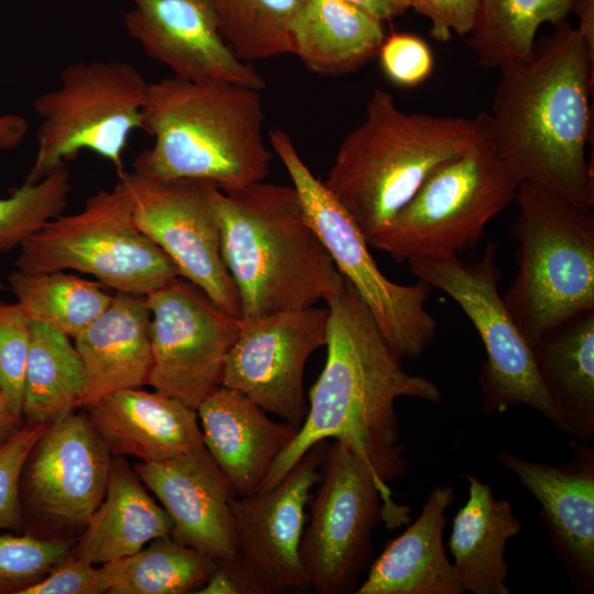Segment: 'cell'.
I'll return each mask as SVG.
<instances>
[{
  "label": "cell",
  "mask_w": 594,
  "mask_h": 594,
  "mask_svg": "<svg viewBox=\"0 0 594 594\" xmlns=\"http://www.w3.org/2000/svg\"><path fill=\"white\" fill-rule=\"evenodd\" d=\"M327 308V359L310 388L307 416L260 490L282 479L314 444L329 439L350 447L387 485L407 469L399 442L397 399L408 397L436 405L442 400L433 382L405 371L403 360L346 279Z\"/></svg>",
  "instance_id": "6da1fadb"
},
{
  "label": "cell",
  "mask_w": 594,
  "mask_h": 594,
  "mask_svg": "<svg viewBox=\"0 0 594 594\" xmlns=\"http://www.w3.org/2000/svg\"><path fill=\"white\" fill-rule=\"evenodd\" d=\"M536 40L530 58L501 70L490 127L498 156L522 182L593 209L590 96L594 57L565 20Z\"/></svg>",
  "instance_id": "7a4b0ae2"
},
{
  "label": "cell",
  "mask_w": 594,
  "mask_h": 594,
  "mask_svg": "<svg viewBox=\"0 0 594 594\" xmlns=\"http://www.w3.org/2000/svg\"><path fill=\"white\" fill-rule=\"evenodd\" d=\"M221 254L249 322L330 301L345 278L295 187L258 182L227 194L212 185Z\"/></svg>",
  "instance_id": "3957f363"
},
{
  "label": "cell",
  "mask_w": 594,
  "mask_h": 594,
  "mask_svg": "<svg viewBox=\"0 0 594 594\" xmlns=\"http://www.w3.org/2000/svg\"><path fill=\"white\" fill-rule=\"evenodd\" d=\"M261 90L175 76L150 82L142 130L153 139L133 172L157 179H196L227 194L263 182L273 157L263 135Z\"/></svg>",
  "instance_id": "277c9868"
},
{
  "label": "cell",
  "mask_w": 594,
  "mask_h": 594,
  "mask_svg": "<svg viewBox=\"0 0 594 594\" xmlns=\"http://www.w3.org/2000/svg\"><path fill=\"white\" fill-rule=\"evenodd\" d=\"M473 119L403 111L376 88L363 121L339 145L322 182L370 243L444 162L474 140Z\"/></svg>",
  "instance_id": "5b68a950"
},
{
  "label": "cell",
  "mask_w": 594,
  "mask_h": 594,
  "mask_svg": "<svg viewBox=\"0 0 594 594\" xmlns=\"http://www.w3.org/2000/svg\"><path fill=\"white\" fill-rule=\"evenodd\" d=\"M517 274L503 300L532 346L544 333L594 309V212L529 182L517 190Z\"/></svg>",
  "instance_id": "8992f818"
},
{
  "label": "cell",
  "mask_w": 594,
  "mask_h": 594,
  "mask_svg": "<svg viewBox=\"0 0 594 594\" xmlns=\"http://www.w3.org/2000/svg\"><path fill=\"white\" fill-rule=\"evenodd\" d=\"M477 119L473 142L431 173L370 246L397 263L477 246L486 224L515 200L521 184L497 154L488 112Z\"/></svg>",
  "instance_id": "52a82bcc"
},
{
  "label": "cell",
  "mask_w": 594,
  "mask_h": 594,
  "mask_svg": "<svg viewBox=\"0 0 594 594\" xmlns=\"http://www.w3.org/2000/svg\"><path fill=\"white\" fill-rule=\"evenodd\" d=\"M299 556L307 587L319 594L355 593L372 557L373 531L409 522L370 465L345 443L328 442Z\"/></svg>",
  "instance_id": "ba28073f"
},
{
  "label": "cell",
  "mask_w": 594,
  "mask_h": 594,
  "mask_svg": "<svg viewBox=\"0 0 594 594\" xmlns=\"http://www.w3.org/2000/svg\"><path fill=\"white\" fill-rule=\"evenodd\" d=\"M18 271H78L117 292L147 295L180 276L167 254L135 224L121 184L100 189L82 209L58 216L20 245Z\"/></svg>",
  "instance_id": "9c48e42d"
},
{
  "label": "cell",
  "mask_w": 594,
  "mask_h": 594,
  "mask_svg": "<svg viewBox=\"0 0 594 594\" xmlns=\"http://www.w3.org/2000/svg\"><path fill=\"white\" fill-rule=\"evenodd\" d=\"M496 254L497 245L490 241L481 257L472 263L458 255L413 257L407 263L419 282L451 297L477 331L486 353L479 375L482 411L503 414L524 405L565 433L541 381L532 346L499 295L502 271Z\"/></svg>",
  "instance_id": "30bf717a"
},
{
  "label": "cell",
  "mask_w": 594,
  "mask_h": 594,
  "mask_svg": "<svg viewBox=\"0 0 594 594\" xmlns=\"http://www.w3.org/2000/svg\"><path fill=\"white\" fill-rule=\"evenodd\" d=\"M150 82L124 61H81L63 69L59 86L33 102L42 119L28 182H37L82 150L123 170L131 133L142 128Z\"/></svg>",
  "instance_id": "8fae6325"
},
{
  "label": "cell",
  "mask_w": 594,
  "mask_h": 594,
  "mask_svg": "<svg viewBox=\"0 0 594 594\" xmlns=\"http://www.w3.org/2000/svg\"><path fill=\"white\" fill-rule=\"evenodd\" d=\"M268 139L337 268L358 292L389 346L402 360L419 358L432 343L438 326L426 308L431 287L419 280L400 285L387 278L355 221L312 174L290 136L273 128Z\"/></svg>",
  "instance_id": "7c38bea8"
},
{
  "label": "cell",
  "mask_w": 594,
  "mask_h": 594,
  "mask_svg": "<svg viewBox=\"0 0 594 594\" xmlns=\"http://www.w3.org/2000/svg\"><path fill=\"white\" fill-rule=\"evenodd\" d=\"M145 297L152 346L147 385L197 410L222 386L226 358L243 321L182 276Z\"/></svg>",
  "instance_id": "4fadbf2b"
},
{
  "label": "cell",
  "mask_w": 594,
  "mask_h": 594,
  "mask_svg": "<svg viewBox=\"0 0 594 594\" xmlns=\"http://www.w3.org/2000/svg\"><path fill=\"white\" fill-rule=\"evenodd\" d=\"M327 444L328 440L314 444L272 486L231 501L234 554L221 561L238 575L245 594L308 588L299 547Z\"/></svg>",
  "instance_id": "5bb4252c"
},
{
  "label": "cell",
  "mask_w": 594,
  "mask_h": 594,
  "mask_svg": "<svg viewBox=\"0 0 594 594\" xmlns=\"http://www.w3.org/2000/svg\"><path fill=\"white\" fill-rule=\"evenodd\" d=\"M136 227L158 245L179 275L218 307L241 318L240 300L221 254L212 184L196 179L157 180L132 172L118 174Z\"/></svg>",
  "instance_id": "9a60e30c"
},
{
  "label": "cell",
  "mask_w": 594,
  "mask_h": 594,
  "mask_svg": "<svg viewBox=\"0 0 594 594\" xmlns=\"http://www.w3.org/2000/svg\"><path fill=\"white\" fill-rule=\"evenodd\" d=\"M328 316L327 307L311 306L243 322L226 358L222 386L300 426L308 411L304 371L309 356L326 345Z\"/></svg>",
  "instance_id": "2e32d148"
},
{
  "label": "cell",
  "mask_w": 594,
  "mask_h": 594,
  "mask_svg": "<svg viewBox=\"0 0 594 594\" xmlns=\"http://www.w3.org/2000/svg\"><path fill=\"white\" fill-rule=\"evenodd\" d=\"M112 458L87 414L69 413L50 424L31 449L21 502L51 525L85 527L105 497Z\"/></svg>",
  "instance_id": "e0dca14e"
},
{
  "label": "cell",
  "mask_w": 594,
  "mask_h": 594,
  "mask_svg": "<svg viewBox=\"0 0 594 594\" xmlns=\"http://www.w3.org/2000/svg\"><path fill=\"white\" fill-rule=\"evenodd\" d=\"M124 13L128 35L173 76L222 81L262 90L266 82L223 38L209 0H131Z\"/></svg>",
  "instance_id": "ac0fdd59"
},
{
  "label": "cell",
  "mask_w": 594,
  "mask_h": 594,
  "mask_svg": "<svg viewBox=\"0 0 594 594\" xmlns=\"http://www.w3.org/2000/svg\"><path fill=\"white\" fill-rule=\"evenodd\" d=\"M571 459L561 465L501 450L498 462L516 475L541 507L554 552L582 593L594 590V450L570 439Z\"/></svg>",
  "instance_id": "d6986e66"
},
{
  "label": "cell",
  "mask_w": 594,
  "mask_h": 594,
  "mask_svg": "<svg viewBox=\"0 0 594 594\" xmlns=\"http://www.w3.org/2000/svg\"><path fill=\"white\" fill-rule=\"evenodd\" d=\"M133 469L168 514L174 540L216 561L233 557L230 503L238 494L206 447Z\"/></svg>",
  "instance_id": "ffe728a7"
},
{
  "label": "cell",
  "mask_w": 594,
  "mask_h": 594,
  "mask_svg": "<svg viewBox=\"0 0 594 594\" xmlns=\"http://www.w3.org/2000/svg\"><path fill=\"white\" fill-rule=\"evenodd\" d=\"M205 447L238 496L257 492L300 426L275 421L244 394L220 386L197 408Z\"/></svg>",
  "instance_id": "44dd1931"
},
{
  "label": "cell",
  "mask_w": 594,
  "mask_h": 594,
  "mask_svg": "<svg viewBox=\"0 0 594 594\" xmlns=\"http://www.w3.org/2000/svg\"><path fill=\"white\" fill-rule=\"evenodd\" d=\"M84 408L112 457L157 462L205 447L197 410L158 391L121 389Z\"/></svg>",
  "instance_id": "7402d4cb"
},
{
  "label": "cell",
  "mask_w": 594,
  "mask_h": 594,
  "mask_svg": "<svg viewBox=\"0 0 594 594\" xmlns=\"http://www.w3.org/2000/svg\"><path fill=\"white\" fill-rule=\"evenodd\" d=\"M74 344L86 380L80 407L121 389L147 385L152 346L146 297L117 292Z\"/></svg>",
  "instance_id": "603a6c76"
},
{
  "label": "cell",
  "mask_w": 594,
  "mask_h": 594,
  "mask_svg": "<svg viewBox=\"0 0 594 594\" xmlns=\"http://www.w3.org/2000/svg\"><path fill=\"white\" fill-rule=\"evenodd\" d=\"M454 501L448 485L435 486L417 519L391 540L370 564L356 594H462L443 544L447 509Z\"/></svg>",
  "instance_id": "cb8c5ba5"
},
{
  "label": "cell",
  "mask_w": 594,
  "mask_h": 594,
  "mask_svg": "<svg viewBox=\"0 0 594 594\" xmlns=\"http://www.w3.org/2000/svg\"><path fill=\"white\" fill-rule=\"evenodd\" d=\"M464 479L469 495L453 517L449 541L454 572L464 592L509 594L505 549L521 524L512 503L495 498L488 484L470 473Z\"/></svg>",
  "instance_id": "d4e9b609"
},
{
  "label": "cell",
  "mask_w": 594,
  "mask_h": 594,
  "mask_svg": "<svg viewBox=\"0 0 594 594\" xmlns=\"http://www.w3.org/2000/svg\"><path fill=\"white\" fill-rule=\"evenodd\" d=\"M166 510L124 458L113 457L105 497L84 527L74 556L95 565L131 556L172 535Z\"/></svg>",
  "instance_id": "484cf974"
},
{
  "label": "cell",
  "mask_w": 594,
  "mask_h": 594,
  "mask_svg": "<svg viewBox=\"0 0 594 594\" xmlns=\"http://www.w3.org/2000/svg\"><path fill=\"white\" fill-rule=\"evenodd\" d=\"M290 32L293 54L323 76L358 70L386 36L381 20L348 0H302Z\"/></svg>",
  "instance_id": "4316f807"
},
{
  "label": "cell",
  "mask_w": 594,
  "mask_h": 594,
  "mask_svg": "<svg viewBox=\"0 0 594 594\" xmlns=\"http://www.w3.org/2000/svg\"><path fill=\"white\" fill-rule=\"evenodd\" d=\"M532 352L565 433L590 442L594 437V309L544 333Z\"/></svg>",
  "instance_id": "83f0119b"
},
{
  "label": "cell",
  "mask_w": 594,
  "mask_h": 594,
  "mask_svg": "<svg viewBox=\"0 0 594 594\" xmlns=\"http://www.w3.org/2000/svg\"><path fill=\"white\" fill-rule=\"evenodd\" d=\"M81 360L66 334L31 321L22 416L50 425L80 407L85 392Z\"/></svg>",
  "instance_id": "f1b7e54d"
},
{
  "label": "cell",
  "mask_w": 594,
  "mask_h": 594,
  "mask_svg": "<svg viewBox=\"0 0 594 594\" xmlns=\"http://www.w3.org/2000/svg\"><path fill=\"white\" fill-rule=\"evenodd\" d=\"M574 0H477L465 43L486 68L502 69L530 58L539 28L556 25Z\"/></svg>",
  "instance_id": "f546056e"
},
{
  "label": "cell",
  "mask_w": 594,
  "mask_h": 594,
  "mask_svg": "<svg viewBox=\"0 0 594 594\" xmlns=\"http://www.w3.org/2000/svg\"><path fill=\"white\" fill-rule=\"evenodd\" d=\"M216 565L215 559L168 536L100 568L105 593L183 594L200 588Z\"/></svg>",
  "instance_id": "4dcf8cb0"
},
{
  "label": "cell",
  "mask_w": 594,
  "mask_h": 594,
  "mask_svg": "<svg viewBox=\"0 0 594 594\" xmlns=\"http://www.w3.org/2000/svg\"><path fill=\"white\" fill-rule=\"evenodd\" d=\"M9 285L30 321L48 326L75 339L109 306L112 295L99 282L65 271H14Z\"/></svg>",
  "instance_id": "1f68e13d"
},
{
  "label": "cell",
  "mask_w": 594,
  "mask_h": 594,
  "mask_svg": "<svg viewBox=\"0 0 594 594\" xmlns=\"http://www.w3.org/2000/svg\"><path fill=\"white\" fill-rule=\"evenodd\" d=\"M234 54L251 63L293 54L292 23L302 0H209Z\"/></svg>",
  "instance_id": "d6a6232c"
},
{
  "label": "cell",
  "mask_w": 594,
  "mask_h": 594,
  "mask_svg": "<svg viewBox=\"0 0 594 594\" xmlns=\"http://www.w3.org/2000/svg\"><path fill=\"white\" fill-rule=\"evenodd\" d=\"M70 174L62 163L37 182H28L0 198V254L8 253L61 216L70 193Z\"/></svg>",
  "instance_id": "836d02e7"
},
{
  "label": "cell",
  "mask_w": 594,
  "mask_h": 594,
  "mask_svg": "<svg viewBox=\"0 0 594 594\" xmlns=\"http://www.w3.org/2000/svg\"><path fill=\"white\" fill-rule=\"evenodd\" d=\"M70 556L64 539L0 534V594H22Z\"/></svg>",
  "instance_id": "e575fe53"
},
{
  "label": "cell",
  "mask_w": 594,
  "mask_h": 594,
  "mask_svg": "<svg viewBox=\"0 0 594 594\" xmlns=\"http://www.w3.org/2000/svg\"><path fill=\"white\" fill-rule=\"evenodd\" d=\"M30 339L31 321L19 304L0 301V391L21 419Z\"/></svg>",
  "instance_id": "d590c367"
},
{
  "label": "cell",
  "mask_w": 594,
  "mask_h": 594,
  "mask_svg": "<svg viewBox=\"0 0 594 594\" xmlns=\"http://www.w3.org/2000/svg\"><path fill=\"white\" fill-rule=\"evenodd\" d=\"M46 424L24 425L0 447V529L25 530L20 480L25 460Z\"/></svg>",
  "instance_id": "8d00e7d4"
},
{
  "label": "cell",
  "mask_w": 594,
  "mask_h": 594,
  "mask_svg": "<svg viewBox=\"0 0 594 594\" xmlns=\"http://www.w3.org/2000/svg\"><path fill=\"white\" fill-rule=\"evenodd\" d=\"M382 69L389 80L403 87H415L432 73L433 56L419 36L392 33L385 36L377 53Z\"/></svg>",
  "instance_id": "74e56055"
},
{
  "label": "cell",
  "mask_w": 594,
  "mask_h": 594,
  "mask_svg": "<svg viewBox=\"0 0 594 594\" xmlns=\"http://www.w3.org/2000/svg\"><path fill=\"white\" fill-rule=\"evenodd\" d=\"M105 584L100 565L72 554L40 582L22 594H102Z\"/></svg>",
  "instance_id": "f35d334b"
},
{
  "label": "cell",
  "mask_w": 594,
  "mask_h": 594,
  "mask_svg": "<svg viewBox=\"0 0 594 594\" xmlns=\"http://www.w3.org/2000/svg\"><path fill=\"white\" fill-rule=\"evenodd\" d=\"M410 8L430 21V36L447 42L455 33L465 36L472 26L477 0H409Z\"/></svg>",
  "instance_id": "ab89813d"
},
{
  "label": "cell",
  "mask_w": 594,
  "mask_h": 594,
  "mask_svg": "<svg viewBox=\"0 0 594 594\" xmlns=\"http://www.w3.org/2000/svg\"><path fill=\"white\" fill-rule=\"evenodd\" d=\"M382 22L404 15L410 9L409 0H348Z\"/></svg>",
  "instance_id": "60d3db41"
},
{
  "label": "cell",
  "mask_w": 594,
  "mask_h": 594,
  "mask_svg": "<svg viewBox=\"0 0 594 594\" xmlns=\"http://www.w3.org/2000/svg\"><path fill=\"white\" fill-rule=\"evenodd\" d=\"M579 18L576 28L587 47L590 54L594 57V0H574L572 11Z\"/></svg>",
  "instance_id": "b9f144b4"
},
{
  "label": "cell",
  "mask_w": 594,
  "mask_h": 594,
  "mask_svg": "<svg viewBox=\"0 0 594 594\" xmlns=\"http://www.w3.org/2000/svg\"><path fill=\"white\" fill-rule=\"evenodd\" d=\"M24 118L14 114L0 116V147L12 148L24 138L26 132Z\"/></svg>",
  "instance_id": "7bdbcfd3"
},
{
  "label": "cell",
  "mask_w": 594,
  "mask_h": 594,
  "mask_svg": "<svg viewBox=\"0 0 594 594\" xmlns=\"http://www.w3.org/2000/svg\"><path fill=\"white\" fill-rule=\"evenodd\" d=\"M23 425V419L12 414L0 391V447L8 441Z\"/></svg>",
  "instance_id": "ee69618b"
},
{
  "label": "cell",
  "mask_w": 594,
  "mask_h": 594,
  "mask_svg": "<svg viewBox=\"0 0 594 594\" xmlns=\"http://www.w3.org/2000/svg\"><path fill=\"white\" fill-rule=\"evenodd\" d=\"M2 288H3V285H2V283L0 282V289H2Z\"/></svg>",
  "instance_id": "f6af8a7d"
}]
</instances>
